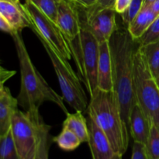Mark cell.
Instances as JSON below:
<instances>
[{"instance_id": "obj_1", "label": "cell", "mask_w": 159, "mask_h": 159, "mask_svg": "<svg viewBox=\"0 0 159 159\" xmlns=\"http://www.w3.org/2000/svg\"><path fill=\"white\" fill-rule=\"evenodd\" d=\"M113 91L118 98L123 118L129 129L130 112L137 102L134 81V55L138 43L126 26H118L110 40Z\"/></svg>"}, {"instance_id": "obj_2", "label": "cell", "mask_w": 159, "mask_h": 159, "mask_svg": "<svg viewBox=\"0 0 159 159\" xmlns=\"http://www.w3.org/2000/svg\"><path fill=\"white\" fill-rule=\"evenodd\" d=\"M16 47L21 76L20 91L17 96L19 106L24 111L39 110L44 102L57 104L62 111L68 114L62 96L57 94L41 75L31 61L26 50L21 31L12 36Z\"/></svg>"}, {"instance_id": "obj_3", "label": "cell", "mask_w": 159, "mask_h": 159, "mask_svg": "<svg viewBox=\"0 0 159 159\" xmlns=\"http://www.w3.org/2000/svg\"><path fill=\"white\" fill-rule=\"evenodd\" d=\"M87 113L107 135L116 154L124 155L129 145V130L114 91L97 89L90 96Z\"/></svg>"}, {"instance_id": "obj_4", "label": "cell", "mask_w": 159, "mask_h": 159, "mask_svg": "<svg viewBox=\"0 0 159 159\" xmlns=\"http://www.w3.org/2000/svg\"><path fill=\"white\" fill-rule=\"evenodd\" d=\"M134 81L137 102L159 130V87L139 44L134 55Z\"/></svg>"}, {"instance_id": "obj_5", "label": "cell", "mask_w": 159, "mask_h": 159, "mask_svg": "<svg viewBox=\"0 0 159 159\" xmlns=\"http://www.w3.org/2000/svg\"><path fill=\"white\" fill-rule=\"evenodd\" d=\"M45 123L39 110H17L11 121V131L20 159H35Z\"/></svg>"}, {"instance_id": "obj_6", "label": "cell", "mask_w": 159, "mask_h": 159, "mask_svg": "<svg viewBox=\"0 0 159 159\" xmlns=\"http://www.w3.org/2000/svg\"><path fill=\"white\" fill-rule=\"evenodd\" d=\"M46 51L58 79L62 97L75 111L87 113L89 101L80 79L68 61L62 58L40 37H37Z\"/></svg>"}, {"instance_id": "obj_7", "label": "cell", "mask_w": 159, "mask_h": 159, "mask_svg": "<svg viewBox=\"0 0 159 159\" xmlns=\"http://www.w3.org/2000/svg\"><path fill=\"white\" fill-rule=\"evenodd\" d=\"M23 7L32 23L30 29L37 37L43 39L62 58L69 61L72 55L71 46L57 23L40 12L29 0H26Z\"/></svg>"}, {"instance_id": "obj_8", "label": "cell", "mask_w": 159, "mask_h": 159, "mask_svg": "<svg viewBox=\"0 0 159 159\" xmlns=\"http://www.w3.org/2000/svg\"><path fill=\"white\" fill-rule=\"evenodd\" d=\"M79 51L75 57L78 68L89 96H91L98 89L99 42L88 29L82 26L79 37Z\"/></svg>"}, {"instance_id": "obj_9", "label": "cell", "mask_w": 159, "mask_h": 159, "mask_svg": "<svg viewBox=\"0 0 159 159\" xmlns=\"http://www.w3.org/2000/svg\"><path fill=\"white\" fill-rule=\"evenodd\" d=\"M85 9V21H82V26L88 29L99 43L110 41L112 35L119 26L116 23V11L113 7L98 8L96 6Z\"/></svg>"}, {"instance_id": "obj_10", "label": "cell", "mask_w": 159, "mask_h": 159, "mask_svg": "<svg viewBox=\"0 0 159 159\" xmlns=\"http://www.w3.org/2000/svg\"><path fill=\"white\" fill-rule=\"evenodd\" d=\"M79 6L75 0H59L56 23L65 34L69 44L79 38L82 30Z\"/></svg>"}, {"instance_id": "obj_11", "label": "cell", "mask_w": 159, "mask_h": 159, "mask_svg": "<svg viewBox=\"0 0 159 159\" xmlns=\"http://www.w3.org/2000/svg\"><path fill=\"white\" fill-rule=\"evenodd\" d=\"M89 128V141L93 159H113L116 153L107 135L97 126L95 121L87 116Z\"/></svg>"}, {"instance_id": "obj_12", "label": "cell", "mask_w": 159, "mask_h": 159, "mask_svg": "<svg viewBox=\"0 0 159 159\" xmlns=\"http://www.w3.org/2000/svg\"><path fill=\"white\" fill-rule=\"evenodd\" d=\"M97 74L98 89L102 91H113V66L109 41L99 43Z\"/></svg>"}, {"instance_id": "obj_13", "label": "cell", "mask_w": 159, "mask_h": 159, "mask_svg": "<svg viewBox=\"0 0 159 159\" xmlns=\"http://www.w3.org/2000/svg\"><path fill=\"white\" fill-rule=\"evenodd\" d=\"M152 123L138 102L132 108L129 118V130L134 141L145 145Z\"/></svg>"}, {"instance_id": "obj_14", "label": "cell", "mask_w": 159, "mask_h": 159, "mask_svg": "<svg viewBox=\"0 0 159 159\" xmlns=\"http://www.w3.org/2000/svg\"><path fill=\"white\" fill-rule=\"evenodd\" d=\"M18 106V99L12 96L9 89L0 86V136L10 130L12 116L19 110Z\"/></svg>"}, {"instance_id": "obj_15", "label": "cell", "mask_w": 159, "mask_h": 159, "mask_svg": "<svg viewBox=\"0 0 159 159\" xmlns=\"http://www.w3.org/2000/svg\"><path fill=\"white\" fill-rule=\"evenodd\" d=\"M0 16L6 19L16 31L22 32V30L30 28L32 25L21 3L17 5L0 1Z\"/></svg>"}, {"instance_id": "obj_16", "label": "cell", "mask_w": 159, "mask_h": 159, "mask_svg": "<svg viewBox=\"0 0 159 159\" xmlns=\"http://www.w3.org/2000/svg\"><path fill=\"white\" fill-rule=\"evenodd\" d=\"M158 16V14L154 12L151 6H143L138 16L127 27L132 38L135 40L139 39Z\"/></svg>"}, {"instance_id": "obj_17", "label": "cell", "mask_w": 159, "mask_h": 159, "mask_svg": "<svg viewBox=\"0 0 159 159\" xmlns=\"http://www.w3.org/2000/svg\"><path fill=\"white\" fill-rule=\"evenodd\" d=\"M66 119L63 123V127L68 128L74 132L79 138L82 143L89 141V128L87 118L84 116L83 113L75 111V113L66 114Z\"/></svg>"}, {"instance_id": "obj_18", "label": "cell", "mask_w": 159, "mask_h": 159, "mask_svg": "<svg viewBox=\"0 0 159 159\" xmlns=\"http://www.w3.org/2000/svg\"><path fill=\"white\" fill-rule=\"evenodd\" d=\"M53 141H54L61 149L66 152L75 150L82 144L79 137L71 130L65 127H63L61 132L57 137L53 138Z\"/></svg>"}, {"instance_id": "obj_19", "label": "cell", "mask_w": 159, "mask_h": 159, "mask_svg": "<svg viewBox=\"0 0 159 159\" xmlns=\"http://www.w3.org/2000/svg\"><path fill=\"white\" fill-rule=\"evenodd\" d=\"M0 159H20L10 130L0 136Z\"/></svg>"}, {"instance_id": "obj_20", "label": "cell", "mask_w": 159, "mask_h": 159, "mask_svg": "<svg viewBox=\"0 0 159 159\" xmlns=\"http://www.w3.org/2000/svg\"><path fill=\"white\" fill-rule=\"evenodd\" d=\"M140 46L145 56L152 75L155 77L159 70V40Z\"/></svg>"}, {"instance_id": "obj_21", "label": "cell", "mask_w": 159, "mask_h": 159, "mask_svg": "<svg viewBox=\"0 0 159 159\" xmlns=\"http://www.w3.org/2000/svg\"><path fill=\"white\" fill-rule=\"evenodd\" d=\"M40 12L54 22L57 21L59 0H29Z\"/></svg>"}, {"instance_id": "obj_22", "label": "cell", "mask_w": 159, "mask_h": 159, "mask_svg": "<svg viewBox=\"0 0 159 159\" xmlns=\"http://www.w3.org/2000/svg\"><path fill=\"white\" fill-rule=\"evenodd\" d=\"M145 147L149 159H159V130L153 124Z\"/></svg>"}, {"instance_id": "obj_23", "label": "cell", "mask_w": 159, "mask_h": 159, "mask_svg": "<svg viewBox=\"0 0 159 159\" xmlns=\"http://www.w3.org/2000/svg\"><path fill=\"white\" fill-rule=\"evenodd\" d=\"M50 130L51 126L45 124L42 129L35 159H49Z\"/></svg>"}, {"instance_id": "obj_24", "label": "cell", "mask_w": 159, "mask_h": 159, "mask_svg": "<svg viewBox=\"0 0 159 159\" xmlns=\"http://www.w3.org/2000/svg\"><path fill=\"white\" fill-rule=\"evenodd\" d=\"M159 40V15L144 34L136 40L139 45H146Z\"/></svg>"}, {"instance_id": "obj_25", "label": "cell", "mask_w": 159, "mask_h": 159, "mask_svg": "<svg viewBox=\"0 0 159 159\" xmlns=\"http://www.w3.org/2000/svg\"><path fill=\"white\" fill-rule=\"evenodd\" d=\"M143 4H144V0H132L128 9L124 13L120 14L121 18L126 27H127L129 24L133 21L134 19L138 16L143 8Z\"/></svg>"}, {"instance_id": "obj_26", "label": "cell", "mask_w": 159, "mask_h": 159, "mask_svg": "<svg viewBox=\"0 0 159 159\" xmlns=\"http://www.w3.org/2000/svg\"><path fill=\"white\" fill-rule=\"evenodd\" d=\"M131 159H149L144 144L136 141L134 142Z\"/></svg>"}, {"instance_id": "obj_27", "label": "cell", "mask_w": 159, "mask_h": 159, "mask_svg": "<svg viewBox=\"0 0 159 159\" xmlns=\"http://www.w3.org/2000/svg\"><path fill=\"white\" fill-rule=\"evenodd\" d=\"M132 0H115L113 4V9L116 13L122 14L128 9Z\"/></svg>"}, {"instance_id": "obj_28", "label": "cell", "mask_w": 159, "mask_h": 159, "mask_svg": "<svg viewBox=\"0 0 159 159\" xmlns=\"http://www.w3.org/2000/svg\"><path fill=\"white\" fill-rule=\"evenodd\" d=\"M0 28H1V30L3 32L10 34L11 36L15 34L16 33L19 32V31L16 30L11 26L10 23H9L6 19H4L2 16H0Z\"/></svg>"}, {"instance_id": "obj_29", "label": "cell", "mask_w": 159, "mask_h": 159, "mask_svg": "<svg viewBox=\"0 0 159 159\" xmlns=\"http://www.w3.org/2000/svg\"><path fill=\"white\" fill-rule=\"evenodd\" d=\"M16 74V71H8V70L4 69V68L2 67L1 68V85L0 86L2 85H4V82L6 81H7L9 78L12 77V75Z\"/></svg>"}, {"instance_id": "obj_30", "label": "cell", "mask_w": 159, "mask_h": 159, "mask_svg": "<svg viewBox=\"0 0 159 159\" xmlns=\"http://www.w3.org/2000/svg\"><path fill=\"white\" fill-rule=\"evenodd\" d=\"M115 0H98L95 6L98 8H110L113 7Z\"/></svg>"}, {"instance_id": "obj_31", "label": "cell", "mask_w": 159, "mask_h": 159, "mask_svg": "<svg viewBox=\"0 0 159 159\" xmlns=\"http://www.w3.org/2000/svg\"><path fill=\"white\" fill-rule=\"evenodd\" d=\"M76 2L79 6L87 9V8H90L95 6L97 3L98 0H76Z\"/></svg>"}, {"instance_id": "obj_32", "label": "cell", "mask_w": 159, "mask_h": 159, "mask_svg": "<svg viewBox=\"0 0 159 159\" xmlns=\"http://www.w3.org/2000/svg\"><path fill=\"white\" fill-rule=\"evenodd\" d=\"M151 6H152V9H153L154 12L159 15V0H155Z\"/></svg>"}, {"instance_id": "obj_33", "label": "cell", "mask_w": 159, "mask_h": 159, "mask_svg": "<svg viewBox=\"0 0 159 159\" xmlns=\"http://www.w3.org/2000/svg\"><path fill=\"white\" fill-rule=\"evenodd\" d=\"M155 1V0H144V4H143V6H152Z\"/></svg>"}, {"instance_id": "obj_34", "label": "cell", "mask_w": 159, "mask_h": 159, "mask_svg": "<svg viewBox=\"0 0 159 159\" xmlns=\"http://www.w3.org/2000/svg\"><path fill=\"white\" fill-rule=\"evenodd\" d=\"M0 1H4V2H10V3H13V4H20V0H0Z\"/></svg>"}, {"instance_id": "obj_35", "label": "cell", "mask_w": 159, "mask_h": 159, "mask_svg": "<svg viewBox=\"0 0 159 159\" xmlns=\"http://www.w3.org/2000/svg\"><path fill=\"white\" fill-rule=\"evenodd\" d=\"M154 78H155V82H156L157 85H158L159 87V70H158V73L156 74V75H155Z\"/></svg>"}, {"instance_id": "obj_36", "label": "cell", "mask_w": 159, "mask_h": 159, "mask_svg": "<svg viewBox=\"0 0 159 159\" xmlns=\"http://www.w3.org/2000/svg\"><path fill=\"white\" fill-rule=\"evenodd\" d=\"M122 156L123 155H119V154H115L113 159H122Z\"/></svg>"}, {"instance_id": "obj_37", "label": "cell", "mask_w": 159, "mask_h": 159, "mask_svg": "<svg viewBox=\"0 0 159 159\" xmlns=\"http://www.w3.org/2000/svg\"><path fill=\"white\" fill-rule=\"evenodd\" d=\"M75 1H76V0H75Z\"/></svg>"}]
</instances>
